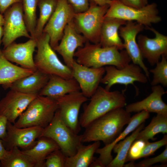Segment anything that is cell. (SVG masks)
<instances>
[{
    "mask_svg": "<svg viewBox=\"0 0 167 167\" xmlns=\"http://www.w3.org/2000/svg\"><path fill=\"white\" fill-rule=\"evenodd\" d=\"M89 1L94 2L99 6H103L108 4L110 0H89Z\"/></svg>",
    "mask_w": 167,
    "mask_h": 167,
    "instance_id": "obj_44",
    "label": "cell"
},
{
    "mask_svg": "<svg viewBox=\"0 0 167 167\" xmlns=\"http://www.w3.org/2000/svg\"><path fill=\"white\" fill-rule=\"evenodd\" d=\"M85 105L79 119L81 127L85 128L92 121L114 109L126 105L123 92L110 91L99 86Z\"/></svg>",
    "mask_w": 167,
    "mask_h": 167,
    "instance_id": "obj_3",
    "label": "cell"
},
{
    "mask_svg": "<svg viewBox=\"0 0 167 167\" xmlns=\"http://www.w3.org/2000/svg\"><path fill=\"white\" fill-rule=\"evenodd\" d=\"M149 113L144 110L137 113L131 117L127 127L113 141L105 145L103 147L99 148L97 149L96 153L99 155V157L97 159L104 167H107L113 159L111 152L114 146L125 139L140 124L144 122L146 119L149 118Z\"/></svg>",
    "mask_w": 167,
    "mask_h": 167,
    "instance_id": "obj_21",
    "label": "cell"
},
{
    "mask_svg": "<svg viewBox=\"0 0 167 167\" xmlns=\"http://www.w3.org/2000/svg\"><path fill=\"white\" fill-rule=\"evenodd\" d=\"M43 129L39 126L18 128L8 121L7 134L2 140L3 144L7 150L15 147L29 149L35 144L36 139L41 137Z\"/></svg>",
    "mask_w": 167,
    "mask_h": 167,
    "instance_id": "obj_13",
    "label": "cell"
},
{
    "mask_svg": "<svg viewBox=\"0 0 167 167\" xmlns=\"http://www.w3.org/2000/svg\"><path fill=\"white\" fill-rule=\"evenodd\" d=\"M0 161L1 167H35L34 163L17 147L8 150Z\"/></svg>",
    "mask_w": 167,
    "mask_h": 167,
    "instance_id": "obj_31",
    "label": "cell"
},
{
    "mask_svg": "<svg viewBox=\"0 0 167 167\" xmlns=\"http://www.w3.org/2000/svg\"><path fill=\"white\" fill-rule=\"evenodd\" d=\"M89 167H104L100 161L95 157L91 163Z\"/></svg>",
    "mask_w": 167,
    "mask_h": 167,
    "instance_id": "obj_43",
    "label": "cell"
},
{
    "mask_svg": "<svg viewBox=\"0 0 167 167\" xmlns=\"http://www.w3.org/2000/svg\"><path fill=\"white\" fill-rule=\"evenodd\" d=\"M144 122L139 126L131 134L116 144L113 148L116 157L107 166V167H122L126 162V158L131 146L135 140L139 132L144 127Z\"/></svg>",
    "mask_w": 167,
    "mask_h": 167,
    "instance_id": "obj_28",
    "label": "cell"
},
{
    "mask_svg": "<svg viewBox=\"0 0 167 167\" xmlns=\"http://www.w3.org/2000/svg\"><path fill=\"white\" fill-rule=\"evenodd\" d=\"M146 28L155 34V37L149 38L139 34L137 36V42L143 58L153 66L159 61L161 56L167 55V36L153 28L148 27Z\"/></svg>",
    "mask_w": 167,
    "mask_h": 167,
    "instance_id": "obj_15",
    "label": "cell"
},
{
    "mask_svg": "<svg viewBox=\"0 0 167 167\" xmlns=\"http://www.w3.org/2000/svg\"><path fill=\"white\" fill-rule=\"evenodd\" d=\"M126 21L117 18L105 17L101 26L99 43L102 47H115L119 50L124 49L123 43L119 35V28Z\"/></svg>",
    "mask_w": 167,
    "mask_h": 167,
    "instance_id": "obj_23",
    "label": "cell"
},
{
    "mask_svg": "<svg viewBox=\"0 0 167 167\" xmlns=\"http://www.w3.org/2000/svg\"><path fill=\"white\" fill-rule=\"evenodd\" d=\"M144 26L136 22L127 21L124 26L119 29L120 36L124 41V49L133 63L139 66L149 78L150 72L144 64L143 58L136 40L137 35L142 31Z\"/></svg>",
    "mask_w": 167,
    "mask_h": 167,
    "instance_id": "obj_16",
    "label": "cell"
},
{
    "mask_svg": "<svg viewBox=\"0 0 167 167\" xmlns=\"http://www.w3.org/2000/svg\"><path fill=\"white\" fill-rule=\"evenodd\" d=\"M66 157L60 149L55 150L46 158L44 167H65Z\"/></svg>",
    "mask_w": 167,
    "mask_h": 167,
    "instance_id": "obj_34",
    "label": "cell"
},
{
    "mask_svg": "<svg viewBox=\"0 0 167 167\" xmlns=\"http://www.w3.org/2000/svg\"><path fill=\"white\" fill-rule=\"evenodd\" d=\"M32 148L22 150L34 163L35 167H44L47 157L54 151L60 149L57 144L47 137H41Z\"/></svg>",
    "mask_w": 167,
    "mask_h": 167,
    "instance_id": "obj_26",
    "label": "cell"
},
{
    "mask_svg": "<svg viewBox=\"0 0 167 167\" xmlns=\"http://www.w3.org/2000/svg\"><path fill=\"white\" fill-rule=\"evenodd\" d=\"M60 42L54 49L62 57L65 64L71 68L74 54L78 48L87 41L76 29L73 20L65 27Z\"/></svg>",
    "mask_w": 167,
    "mask_h": 167,
    "instance_id": "obj_18",
    "label": "cell"
},
{
    "mask_svg": "<svg viewBox=\"0 0 167 167\" xmlns=\"http://www.w3.org/2000/svg\"><path fill=\"white\" fill-rule=\"evenodd\" d=\"M75 14L66 0H58L56 8L43 30V33L49 36L50 45L54 49L61 40L66 25L73 20Z\"/></svg>",
    "mask_w": 167,
    "mask_h": 167,
    "instance_id": "obj_10",
    "label": "cell"
},
{
    "mask_svg": "<svg viewBox=\"0 0 167 167\" xmlns=\"http://www.w3.org/2000/svg\"><path fill=\"white\" fill-rule=\"evenodd\" d=\"M60 117L73 132L78 134L81 130L79 115L82 105L88 100L80 91L66 94L56 99Z\"/></svg>",
    "mask_w": 167,
    "mask_h": 167,
    "instance_id": "obj_12",
    "label": "cell"
},
{
    "mask_svg": "<svg viewBox=\"0 0 167 167\" xmlns=\"http://www.w3.org/2000/svg\"><path fill=\"white\" fill-rule=\"evenodd\" d=\"M3 34V26H0V48L1 44L2 43V40ZM1 50L0 49V50Z\"/></svg>",
    "mask_w": 167,
    "mask_h": 167,
    "instance_id": "obj_45",
    "label": "cell"
},
{
    "mask_svg": "<svg viewBox=\"0 0 167 167\" xmlns=\"http://www.w3.org/2000/svg\"><path fill=\"white\" fill-rule=\"evenodd\" d=\"M8 120L5 116L0 115V139H3L7 134Z\"/></svg>",
    "mask_w": 167,
    "mask_h": 167,
    "instance_id": "obj_40",
    "label": "cell"
},
{
    "mask_svg": "<svg viewBox=\"0 0 167 167\" xmlns=\"http://www.w3.org/2000/svg\"><path fill=\"white\" fill-rule=\"evenodd\" d=\"M3 14L4 21L2 43L4 48L19 37L32 38L25 24L22 2L13 4Z\"/></svg>",
    "mask_w": 167,
    "mask_h": 167,
    "instance_id": "obj_9",
    "label": "cell"
},
{
    "mask_svg": "<svg viewBox=\"0 0 167 167\" xmlns=\"http://www.w3.org/2000/svg\"><path fill=\"white\" fill-rule=\"evenodd\" d=\"M124 4L134 8L139 9L148 4V0H118Z\"/></svg>",
    "mask_w": 167,
    "mask_h": 167,
    "instance_id": "obj_39",
    "label": "cell"
},
{
    "mask_svg": "<svg viewBox=\"0 0 167 167\" xmlns=\"http://www.w3.org/2000/svg\"><path fill=\"white\" fill-rule=\"evenodd\" d=\"M71 5L75 13L87 10L90 5L89 0H66Z\"/></svg>",
    "mask_w": 167,
    "mask_h": 167,
    "instance_id": "obj_38",
    "label": "cell"
},
{
    "mask_svg": "<svg viewBox=\"0 0 167 167\" xmlns=\"http://www.w3.org/2000/svg\"><path fill=\"white\" fill-rule=\"evenodd\" d=\"M123 166L124 167H135V163L134 162V161H131L129 164H124Z\"/></svg>",
    "mask_w": 167,
    "mask_h": 167,
    "instance_id": "obj_47",
    "label": "cell"
},
{
    "mask_svg": "<svg viewBox=\"0 0 167 167\" xmlns=\"http://www.w3.org/2000/svg\"><path fill=\"white\" fill-rule=\"evenodd\" d=\"M19 2H22V0H0V12L3 14L12 5Z\"/></svg>",
    "mask_w": 167,
    "mask_h": 167,
    "instance_id": "obj_41",
    "label": "cell"
},
{
    "mask_svg": "<svg viewBox=\"0 0 167 167\" xmlns=\"http://www.w3.org/2000/svg\"><path fill=\"white\" fill-rule=\"evenodd\" d=\"M105 75L102 78L101 83L105 84V88L110 90L115 84L124 85L126 87L138 82L145 83L148 78L142 72V69L138 65L129 63L124 67L118 69L113 66H107L105 67Z\"/></svg>",
    "mask_w": 167,
    "mask_h": 167,
    "instance_id": "obj_11",
    "label": "cell"
},
{
    "mask_svg": "<svg viewBox=\"0 0 167 167\" xmlns=\"http://www.w3.org/2000/svg\"><path fill=\"white\" fill-rule=\"evenodd\" d=\"M156 67L149 70L153 74V78L151 82L152 86L161 84L163 87H167V56H161V61L156 64Z\"/></svg>",
    "mask_w": 167,
    "mask_h": 167,
    "instance_id": "obj_33",
    "label": "cell"
},
{
    "mask_svg": "<svg viewBox=\"0 0 167 167\" xmlns=\"http://www.w3.org/2000/svg\"><path fill=\"white\" fill-rule=\"evenodd\" d=\"M49 78V75L36 70L31 74L15 81L9 88L25 93L38 95Z\"/></svg>",
    "mask_w": 167,
    "mask_h": 167,
    "instance_id": "obj_24",
    "label": "cell"
},
{
    "mask_svg": "<svg viewBox=\"0 0 167 167\" xmlns=\"http://www.w3.org/2000/svg\"><path fill=\"white\" fill-rule=\"evenodd\" d=\"M105 17L121 19L126 21H136L146 27L161 22L157 6L155 3L148 4L139 9L126 5L118 0H110Z\"/></svg>",
    "mask_w": 167,
    "mask_h": 167,
    "instance_id": "obj_6",
    "label": "cell"
},
{
    "mask_svg": "<svg viewBox=\"0 0 167 167\" xmlns=\"http://www.w3.org/2000/svg\"><path fill=\"white\" fill-rule=\"evenodd\" d=\"M130 113L123 108L112 110L96 119L85 128L82 142L101 141L105 145L113 141L129 122Z\"/></svg>",
    "mask_w": 167,
    "mask_h": 167,
    "instance_id": "obj_1",
    "label": "cell"
},
{
    "mask_svg": "<svg viewBox=\"0 0 167 167\" xmlns=\"http://www.w3.org/2000/svg\"><path fill=\"white\" fill-rule=\"evenodd\" d=\"M41 137H47L54 141L66 157L74 155L82 143V135L75 133L67 126L57 110L52 120L44 128Z\"/></svg>",
    "mask_w": 167,
    "mask_h": 167,
    "instance_id": "obj_7",
    "label": "cell"
},
{
    "mask_svg": "<svg viewBox=\"0 0 167 167\" xmlns=\"http://www.w3.org/2000/svg\"><path fill=\"white\" fill-rule=\"evenodd\" d=\"M58 108L56 100L38 95L19 117L14 125L18 128H45L53 118Z\"/></svg>",
    "mask_w": 167,
    "mask_h": 167,
    "instance_id": "obj_4",
    "label": "cell"
},
{
    "mask_svg": "<svg viewBox=\"0 0 167 167\" xmlns=\"http://www.w3.org/2000/svg\"><path fill=\"white\" fill-rule=\"evenodd\" d=\"M8 151L4 147L2 143V140L0 139V161L5 157Z\"/></svg>",
    "mask_w": 167,
    "mask_h": 167,
    "instance_id": "obj_42",
    "label": "cell"
},
{
    "mask_svg": "<svg viewBox=\"0 0 167 167\" xmlns=\"http://www.w3.org/2000/svg\"><path fill=\"white\" fill-rule=\"evenodd\" d=\"M58 0H39L37 6L39 10V17L37 21L34 38L36 39L43 33L45 25L54 11Z\"/></svg>",
    "mask_w": 167,
    "mask_h": 167,
    "instance_id": "obj_30",
    "label": "cell"
},
{
    "mask_svg": "<svg viewBox=\"0 0 167 167\" xmlns=\"http://www.w3.org/2000/svg\"><path fill=\"white\" fill-rule=\"evenodd\" d=\"M152 93L143 100L126 106V110L131 113L144 110L148 113L167 115V105L163 101L162 96L166 92L160 85L152 86Z\"/></svg>",
    "mask_w": 167,
    "mask_h": 167,
    "instance_id": "obj_20",
    "label": "cell"
},
{
    "mask_svg": "<svg viewBox=\"0 0 167 167\" xmlns=\"http://www.w3.org/2000/svg\"><path fill=\"white\" fill-rule=\"evenodd\" d=\"M38 95L30 94L10 89L0 101V115L14 124L30 102Z\"/></svg>",
    "mask_w": 167,
    "mask_h": 167,
    "instance_id": "obj_17",
    "label": "cell"
},
{
    "mask_svg": "<svg viewBox=\"0 0 167 167\" xmlns=\"http://www.w3.org/2000/svg\"><path fill=\"white\" fill-rule=\"evenodd\" d=\"M36 40L37 50L34 60L36 70L49 75L66 79L73 78L71 68L61 62L51 46L49 36L43 33Z\"/></svg>",
    "mask_w": 167,
    "mask_h": 167,
    "instance_id": "obj_5",
    "label": "cell"
},
{
    "mask_svg": "<svg viewBox=\"0 0 167 167\" xmlns=\"http://www.w3.org/2000/svg\"><path fill=\"white\" fill-rule=\"evenodd\" d=\"M100 145V141H99L94 142L88 145L81 143L74 155L66 157L65 167H89L95 158L94 154Z\"/></svg>",
    "mask_w": 167,
    "mask_h": 167,
    "instance_id": "obj_27",
    "label": "cell"
},
{
    "mask_svg": "<svg viewBox=\"0 0 167 167\" xmlns=\"http://www.w3.org/2000/svg\"><path fill=\"white\" fill-rule=\"evenodd\" d=\"M167 133V115L157 114L153 117L150 123L139 133L135 140L145 142L149 139L154 140V136L157 134Z\"/></svg>",
    "mask_w": 167,
    "mask_h": 167,
    "instance_id": "obj_29",
    "label": "cell"
},
{
    "mask_svg": "<svg viewBox=\"0 0 167 167\" xmlns=\"http://www.w3.org/2000/svg\"><path fill=\"white\" fill-rule=\"evenodd\" d=\"M36 46V39L32 38L23 43L14 42L4 48L2 52L11 62L17 63L24 68L36 71L33 55Z\"/></svg>",
    "mask_w": 167,
    "mask_h": 167,
    "instance_id": "obj_19",
    "label": "cell"
},
{
    "mask_svg": "<svg viewBox=\"0 0 167 167\" xmlns=\"http://www.w3.org/2000/svg\"><path fill=\"white\" fill-rule=\"evenodd\" d=\"M71 69L72 77L79 84L80 92L86 97H91L105 73V67H88L78 63L75 59Z\"/></svg>",
    "mask_w": 167,
    "mask_h": 167,
    "instance_id": "obj_14",
    "label": "cell"
},
{
    "mask_svg": "<svg viewBox=\"0 0 167 167\" xmlns=\"http://www.w3.org/2000/svg\"><path fill=\"white\" fill-rule=\"evenodd\" d=\"M34 70L16 65L6 59L0 50V85L4 88L17 80L32 74Z\"/></svg>",
    "mask_w": 167,
    "mask_h": 167,
    "instance_id": "obj_25",
    "label": "cell"
},
{
    "mask_svg": "<svg viewBox=\"0 0 167 167\" xmlns=\"http://www.w3.org/2000/svg\"><path fill=\"white\" fill-rule=\"evenodd\" d=\"M39 0H22L24 19L28 30L34 38L36 24V8Z\"/></svg>",
    "mask_w": 167,
    "mask_h": 167,
    "instance_id": "obj_32",
    "label": "cell"
},
{
    "mask_svg": "<svg viewBox=\"0 0 167 167\" xmlns=\"http://www.w3.org/2000/svg\"><path fill=\"white\" fill-rule=\"evenodd\" d=\"M79 91V86L74 78L66 79L58 75H50L38 95L56 100L66 94Z\"/></svg>",
    "mask_w": 167,
    "mask_h": 167,
    "instance_id": "obj_22",
    "label": "cell"
},
{
    "mask_svg": "<svg viewBox=\"0 0 167 167\" xmlns=\"http://www.w3.org/2000/svg\"><path fill=\"white\" fill-rule=\"evenodd\" d=\"M4 19L3 15L0 12V26H3Z\"/></svg>",
    "mask_w": 167,
    "mask_h": 167,
    "instance_id": "obj_46",
    "label": "cell"
},
{
    "mask_svg": "<svg viewBox=\"0 0 167 167\" xmlns=\"http://www.w3.org/2000/svg\"><path fill=\"white\" fill-rule=\"evenodd\" d=\"M164 151L159 155L154 157L145 159L137 164L135 163V167H148L158 162L165 163L167 161V145Z\"/></svg>",
    "mask_w": 167,
    "mask_h": 167,
    "instance_id": "obj_37",
    "label": "cell"
},
{
    "mask_svg": "<svg viewBox=\"0 0 167 167\" xmlns=\"http://www.w3.org/2000/svg\"><path fill=\"white\" fill-rule=\"evenodd\" d=\"M167 144V135H165L162 139L157 141L150 143L147 142L143 147L140 158L148 157L153 155L155 152L162 147Z\"/></svg>",
    "mask_w": 167,
    "mask_h": 167,
    "instance_id": "obj_35",
    "label": "cell"
},
{
    "mask_svg": "<svg viewBox=\"0 0 167 167\" xmlns=\"http://www.w3.org/2000/svg\"><path fill=\"white\" fill-rule=\"evenodd\" d=\"M146 142L142 140H135L129 150L126 162L128 161H134L140 159V156L142 150Z\"/></svg>",
    "mask_w": 167,
    "mask_h": 167,
    "instance_id": "obj_36",
    "label": "cell"
},
{
    "mask_svg": "<svg viewBox=\"0 0 167 167\" xmlns=\"http://www.w3.org/2000/svg\"><path fill=\"white\" fill-rule=\"evenodd\" d=\"M119 50L115 47H102L99 43H91L87 41L83 47L77 49L74 57L78 63L88 67L113 66L121 69L130 63L131 60L125 50Z\"/></svg>",
    "mask_w": 167,
    "mask_h": 167,
    "instance_id": "obj_2",
    "label": "cell"
},
{
    "mask_svg": "<svg viewBox=\"0 0 167 167\" xmlns=\"http://www.w3.org/2000/svg\"><path fill=\"white\" fill-rule=\"evenodd\" d=\"M89 2L87 10L75 14L73 22L78 32L87 41L96 44L99 43L101 26L109 5L100 6L92 1Z\"/></svg>",
    "mask_w": 167,
    "mask_h": 167,
    "instance_id": "obj_8",
    "label": "cell"
}]
</instances>
